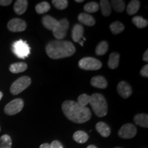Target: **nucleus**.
Instances as JSON below:
<instances>
[{"instance_id": "f257e3e1", "label": "nucleus", "mask_w": 148, "mask_h": 148, "mask_svg": "<svg viewBox=\"0 0 148 148\" xmlns=\"http://www.w3.org/2000/svg\"><path fill=\"white\" fill-rule=\"evenodd\" d=\"M62 110L68 119L76 123H85L91 117L89 108L80 106L74 101H64L62 104Z\"/></svg>"}, {"instance_id": "f03ea898", "label": "nucleus", "mask_w": 148, "mask_h": 148, "mask_svg": "<svg viewBox=\"0 0 148 148\" xmlns=\"http://www.w3.org/2000/svg\"><path fill=\"white\" fill-rule=\"evenodd\" d=\"M45 51L49 58L56 60L71 56L75 52V47L68 40H53L47 44Z\"/></svg>"}, {"instance_id": "7ed1b4c3", "label": "nucleus", "mask_w": 148, "mask_h": 148, "mask_svg": "<svg viewBox=\"0 0 148 148\" xmlns=\"http://www.w3.org/2000/svg\"><path fill=\"white\" fill-rule=\"evenodd\" d=\"M89 103L95 114L99 117L106 115L108 112V104L103 95L100 93H94L90 96Z\"/></svg>"}, {"instance_id": "20e7f679", "label": "nucleus", "mask_w": 148, "mask_h": 148, "mask_svg": "<svg viewBox=\"0 0 148 148\" xmlns=\"http://www.w3.org/2000/svg\"><path fill=\"white\" fill-rule=\"evenodd\" d=\"M12 52L18 58L25 59L30 53V47L26 41L20 39L16 40L12 45Z\"/></svg>"}, {"instance_id": "39448f33", "label": "nucleus", "mask_w": 148, "mask_h": 148, "mask_svg": "<svg viewBox=\"0 0 148 148\" xmlns=\"http://www.w3.org/2000/svg\"><path fill=\"white\" fill-rule=\"evenodd\" d=\"M78 66L80 69L86 71H96L101 69L102 63L99 60L92 57H85L79 61Z\"/></svg>"}, {"instance_id": "423d86ee", "label": "nucleus", "mask_w": 148, "mask_h": 148, "mask_svg": "<svg viewBox=\"0 0 148 148\" xmlns=\"http://www.w3.org/2000/svg\"><path fill=\"white\" fill-rule=\"evenodd\" d=\"M30 77L28 76H22L18 78L12 83L10 86V92L12 95H18L31 84Z\"/></svg>"}, {"instance_id": "0eeeda50", "label": "nucleus", "mask_w": 148, "mask_h": 148, "mask_svg": "<svg viewBox=\"0 0 148 148\" xmlns=\"http://www.w3.org/2000/svg\"><path fill=\"white\" fill-rule=\"evenodd\" d=\"M69 23L66 18L58 21V24L53 30V34L56 40H62L66 36Z\"/></svg>"}, {"instance_id": "6e6552de", "label": "nucleus", "mask_w": 148, "mask_h": 148, "mask_svg": "<svg viewBox=\"0 0 148 148\" xmlns=\"http://www.w3.org/2000/svg\"><path fill=\"white\" fill-rule=\"evenodd\" d=\"M24 102L23 99L17 98L10 101L4 108L5 112L8 115H14V114L21 112L23 108Z\"/></svg>"}, {"instance_id": "1a4fd4ad", "label": "nucleus", "mask_w": 148, "mask_h": 148, "mask_svg": "<svg viewBox=\"0 0 148 148\" xmlns=\"http://www.w3.org/2000/svg\"><path fill=\"white\" fill-rule=\"evenodd\" d=\"M7 27L10 32H23L26 29L27 24L25 21L21 18H14L8 22Z\"/></svg>"}, {"instance_id": "9d476101", "label": "nucleus", "mask_w": 148, "mask_h": 148, "mask_svg": "<svg viewBox=\"0 0 148 148\" xmlns=\"http://www.w3.org/2000/svg\"><path fill=\"white\" fill-rule=\"evenodd\" d=\"M136 134V127L132 123H126L121 126L118 134L122 138H132Z\"/></svg>"}, {"instance_id": "9b49d317", "label": "nucleus", "mask_w": 148, "mask_h": 148, "mask_svg": "<svg viewBox=\"0 0 148 148\" xmlns=\"http://www.w3.org/2000/svg\"><path fill=\"white\" fill-rule=\"evenodd\" d=\"M117 89L118 93L119 94L120 96L124 99H127L130 96L132 95V89L128 83L125 82V81H121L119 84H117Z\"/></svg>"}, {"instance_id": "f8f14e48", "label": "nucleus", "mask_w": 148, "mask_h": 148, "mask_svg": "<svg viewBox=\"0 0 148 148\" xmlns=\"http://www.w3.org/2000/svg\"><path fill=\"white\" fill-rule=\"evenodd\" d=\"M83 34H84V27L82 25L79 24H75L72 29V39L74 42H79L82 38Z\"/></svg>"}, {"instance_id": "ddd939ff", "label": "nucleus", "mask_w": 148, "mask_h": 148, "mask_svg": "<svg viewBox=\"0 0 148 148\" xmlns=\"http://www.w3.org/2000/svg\"><path fill=\"white\" fill-rule=\"evenodd\" d=\"M58 20L49 15L44 16L42 18V23L43 25V26L46 29L51 31H53V29L55 28V27L56 26V25L58 24Z\"/></svg>"}, {"instance_id": "4468645a", "label": "nucleus", "mask_w": 148, "mask_h": 148, "mask_svg": "<svg viewBox=\"0 0 148 148\" xmlns=\"http://www.w3.org/2000/svg\"><path fill=\"white\" fill-rule=\"evenodd\" d=\"M90 84L98 88H106L108 86V82L104 77L101 75L93 77L90 80Z\"/></svg>"}, {"instance_id": "2eb2a0df", "label": "nucleus", "mask_w": 148, "mask_h": 148, "mask_svg": "<svg viewBox=\"0 0 148 148\" xmlns=\"http://www.w3.org/2000/svg\"><path fill=\"white\" fill-rule=\"evenodd\" d=\"M28 6V1L26 0H17L14 3V11L16 14L21 15L25 12Z\"/></svg>"}, {"instance_id": "dca6fc26", "label": "nucleus", "mask_w": 148, "mask_h": 148, "mask_svg": "<svg viewBox=\"0 0 148 148\" xmlns=\"http://www.w3.org/2000/svg\"><path fill=\"white\" fill-rule=\"evenodd\" d=\"M96 130L100 134L101 136L103 137H108L110 136L111 130L110 127H109L108 125H107L104 122L100 121L98 123L95 125Z\"/></svg>"}, {"instance_id": "f3484780", "label": "nucleus", "mask_w": 148, "mask_h": 148, "mask_svg": "<svg viewBox=\"0 0 148 148\" xmlns=\"http://www.w3.org/2000/svg\"><path fill=\"white\" fill-rule=\"evenodd\" d=\"M77 18L81 23L87 25V26H93L95 24V18L90 14L82 12L79 14Z\"/></svg>"}, {"instance_id": "a211bd4d", "label": "nucleus", "mask_w": 148, "mask_h": 148, "mask_svg": "<svg viewBox=\"0 0 148 148\" xmlns=\"http://www.w3.org/2000/svg\"><path fill=\"white\" fill-rule=\"evenodd\" d=\"M134 121L136 125L143 127H148V115L147 114H137L134 116Z\"/></svg>"}, {"instance_id": "6ab92c4d", "label": "nucleus", "mask_w": 148, "mask_h": 148, "mask_svg": "<svg viewBox=\"0 0 148 148\" xmlns=\"http://www.w3.org/2000/svg\"><path fill=\"white\" fill-rule=\"evenodd\" d=\"M120 55L118 53L112 52L110 54L108 61V65L111 69H115L118 67L119 63Z\"/></svg>"}, {"instance_id": "aec40b11", "label": "nucleus", "mask_w": 148, "mask_h": 148, "mask_svg": "<svg viewBox=\"0 0 148 148\" xmlns=\"http://www.w3.org/2000/svg\"><path fill=\"white\" fill-rule=\"evenodd\" d=\"M140 1L138 0H132L127 5L126 11L128 15H133L138 12L140 8Z\"/></svg>"}, {"instance_id": "412c9836", "label": "nucleus", "mask_w": 148, "mask_h": 148, "mask_svg": "<svg viewBox=\"0 0 148 148\" xmlns=\"http://www.w3.org/2000/svg\"><path fill=\"white\" fill-rule=\"evenodd\" d=\"M27 69V65L25 62H16L12 64L9 67L10 71L12 73H18L25 71Z\"/></svg>"}, {"instance_id": "4be33fe9", "label": "nucleus", "mask_w": 148, "mask_h": 148, "mask_svg": "<svg viewBox=\"0 0 148 148\" xmlns=\"http://www.w3.org/2000/svg\"><path fill=\"white\" fill-rule=\"evenodd\" d=\"M73 138L75 141L78 143H84L88 139V135L84 131L78 130L75 132L73 135Z\"/></svg>"}, {"instance_id": "5701e85b", "label": "nucleus", "mask_w": 148, "mask_h": 148, "mask_svg": "<svg viewBox=\"0 0 148 148\" xmlns=\"http://www.w3.org/2000/svg\"><path fill=\"white\" fill-rule=\"evenodd\" d=\"M110 29L111 32L113 34H120L124 30L125 27L124 25L119 21H114L110 25Z\"/></svg>"}, {"instance_id": "b1692460", "label": "nucleus", "mask_w": 148, "mask_h": 148, "mask_svg": "<svg viewBox=\"0 0 148 148\" xmlns=\"http://www.w3.org/2000/svg\"><path fill=\"white\" fill-rule=\"evenodd\" d=\"M101 7V14L104 16H108L111 14V5L110 3L107 0H101L99 2Z\"/></svg>"}, {"instance_id": "393cba45", "label": "nucleus", "mask_w": 148, "mask_h": 148, "mask_svg": "<svg viewBox=\"0 0 148 148\" xmlns=\"http://www.w3.org/2000/svg\"><path fill=\"white\" fill-rule=\"evenodd\" d=\"M51 5L47 1L38 3L35 7V10L38 14H44L50 10Z\"/></svg>"}, {"instance_id": "a878e982", "label": "nucleus", "mask_w": 148, "mask_h": 148, "mask_svg": "<svg viewBox=\"0 0 148 148\" xmlns=\"http://www.w3.org/2000/svg\"><path fill=\"white\" fill-rule=\"evenodd\" d=\"M132 23L136 25L138 28H144V27H147L148 25V21L147 19H145L142 16H134L132 19Z\"/></svg>"}, {"instance_id": "bb28decb", "label": "nucleus", "mask_w": 148, "mask_h": 148, "mask_svg": "<svg viewBox=\"0 0 148 148\" xmlns=\"http://www.w3.org/2000/svg\"><path fill=\"white\" fill-rule=\"evenodd\" d=\"M108 49V43L105 40L101 41L95 48V53L97 56H103Z\"/></svg>"}, {"instance_id": "cd10ccee", "label": "nucleus", "mask_w": 148, "mask_h": 148, "mask_svg": "<svg viewBox=\"0 0 148 148\" xmlns=\"http://www.w3.org/2000/svg\"><path fill=\"white\" fill-rule=\"evenodd\" d=\"M12 147V139L8 134H4L0 137V148Z\"/></svg>"}, {"instance_id": "c85d7f7f", "label": "nucleus", "mask_w": 148, "mask_h": 148, "mask_svg": "<svg viewBox=\"0 0 148 148\" xmlns=\"http://www.w3.org/2000/svg\"><path fill=\"white\" fill-rule=\"evenodd\" d=\"M99 8V5L97 2L95 1H91L86 3L84 6V10L85 12H88V13H93L98 11Z\"/></svg>"}, {"instance_id": "c756f323", "label": "nucleus", "mask_w": 148, "mask_h": 148, "mask_svg": "<svg viewBox=\"0 0 148 148\" xmlns=\"http://www.w3.org/2000/svg\"><path fill=\"white\" fill-rule=\"evenodd\" d=\"M111 4L114 10L117 12H122L125 8V1L122 0H113L111 1Z\"/></svg>"}, {"instance_id": "7c9ffc66", "label": "nucleus", "mask_w": 148, "mask_h": 148, "mask_svg": "<svg viewBox=\"0 0 148 148\" xmlns=\"http://www.w3.org/2000/svg\"><path fill=\"white\" fill-rule=\"evenodd\" d=\"M52 4L58 10H64L68 5V1L66 0H53Z\"/></svg>"}, {"instance_id": "2f4dec72", "label": "nucleus", "mask_w": 148, "mask_h": 148, "mask_svg": "<svg viewBox=\"0 0 148 148\" xmlns=\"http://www.w3.org/2000/svg\"><path fill=\"white\" fill-rule=\"evenodd\" d=\"M90 96H89L87 94H82L77 98V103H79L80 106L83 107H86L87 104L89 103Z\"/></svg>"}, {"instance_id": "473e14b6", "label": "nucleus", "mask_w": 148, "mask_h": 148, "mask_svg": "<svg viewBox=\"0 0 148 148\" xmlns=\"http://www.w3.org/2000/svg\"><path fill=\"white\" fill-rule=\"evenodd\" d=\"M140 74L142 75V76L147 77H148V65L147 64H145V66H143L141 70L140 71Z\"/></svg>"}, {"instance_id": "72a5a7b5", "label": "nucleus", "mask_w": 148, "mask_h": 148, "mask_svg": "<svg viewBox=\"0 0 148 148\" xmlns=\"http://www.w3.org/2000/svg\"><path fill=\"white\" fill-rule=\"evenodd\" d=\"M51 148H64L63 145L58 140H53L50 144Z\"/></svg>"}, {"instance_id": "f704fd0d", "label": "nucleus", "mask_w": 148, "mask_h": 148, "mask_svg": "<svg viewBox=\"0 0 148 148\" xmlns=\"http://www.w3.org/2000/svg\"><path fill=\"white\" fill-rule=\"evenodd\" d=\"M12 3V0H0V5L3 6L10 5Z\"/></svg>"}, {"instance_id": "c9c22d12", "label": "nucleus", "mask_w": 148, "mask_h": 148, "mask_svg": "<svg viewBox=\"0 0 148 148\" xmlns=\"http://www.w3.org/2000/svg\"><path fill=\"white\" fill-rule=\"evenodd\" d=\"M143 60L145 61V62H147V61H148V50H147V49L143 53Z\"/></svg>"}, {"instance_id": "e433bc0d", "label": "nucleus", "mask_w": 148, "mask_h": 148, "mask_svg": "<svg viewBox=\"0 0 148 148\" xmlns=\"http://www.w3.org/2000/svg\"><path fill=\"white\" fill-rule=\"evenodd\" d=\"M39 148H51V146L50 144L49 143H43L40 145Z\"/></svg>"}, {"instance_id": "4c0bfd02", "label": "nucleus", "mask_w": 148, "mask_h": 148, "mask_svg": "<svg viewBox=\"0 0 148 148\" xmlns=\"http://www.w3.org/2000/svg\"><path fill=\"white\" fill-rule=\"evenodd\" d=\"M86 148H97V147L94 145H88Z\"/></svg>"}, {"instance_id": "58836bf2", "label": "nucleus", "mask_w": 148, "mask_h": 148, "mask_svg": "<svg viewBox=\"0 0 148 148\" xmlns=\"http://www.w3.org/2000/svg\"><path fill=\"white\" fill-rule=\"evenodd\" d=\"M75 2L82 3V2H84V0H75Z\"/></svg>"}, {"instance_id": "ea45409f", "label": "nucleus", "mask_w": 148, "mask_h": 148, "mask_svg": "<svg viewBox=\"0 0 148 148\" xmlns=\"http://www.w3.org/2000/svg\"><path fill=\"white\" fill-rule=\"evenodd\" d=\"M2 97H3V93H2V92L0 91V100H1V98Z\"/></svg>"}, {"instance_id": "a19ab883", "label": "nucleus", "mask_w": 148, "mask_h": 148, "mask_svg": "<svg viewBox=\"0 0 148 148\" xmlns=\"http://www.w3.org/2000/svg\"><path fill=\"white\" fill-rule=\"evenodd\" d=\"M79 42V44L81 45V46H83V40H80Z\"/></svg>"}, {"instance_id": "79ce46f5", "label": "nucleus", "mask_w": 148, "mask_h": 148, "mask_svg": "<svg viewBox=\"0 0 148 148\" xmlns=\"http://www.w3.org/2000/svg\"><path fill=\"white\" fill-rule=\"evenodd\" d=\"M114 148H121V147H114Z\"/></svg>"}, {"instance_id": "37998d69", "label": "nucleus", "mask_w": 148, "mask_h": 148, "mask_svg": "<svg viewBox=\"0 0 148 148\" xmlns=\"http://www.w3.org/2000/svg\"><path fill=\"white\" fill-rule=\"evenodd\" d=\"M0 131H1V127H0Z\"/></svg>"}]
</instances>
